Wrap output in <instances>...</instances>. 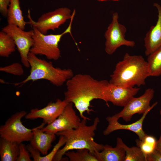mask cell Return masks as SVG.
<instances>
[{"mask_svg": "<svg viewBox=\"0 0 161 161\" xmlns=\"http://www.w3.org/2000/svg\"><path fill=\"white\" fill-rule=\"evenodd\" d=\"M109 83L106 80H97L90 75L79 74L74 75L66 82V90L64 100L72 103L78 111L82 119H90L84 115L94 111L90 107L91 103L94 99L104 101L103 92Z\"/></svg>", "mask_w": 161, "mask_h": 161, "instance_id": "cell-1", "label": "cell"}, {"mask_svg": "<svg viewBox=\"0 0 161 161\" xmlns=\"http://www.w3.org/2000/svg\"><path fill=\"white\" fill-rule=\"evenodd\" d=\"M87 120L82 119L76 129L60 131L56 134L58 136H64L66 142L63 147L57 153L53 161L61 160L65 153L70 150L87 149L94 155L95 153L103 150L104 145L96 142L94 139L95 131L100 122L99 118L96 117L90 126L86 125Z\"/></svg>", "mask_w": 161, "mask_h": 161, "instance_id": "cell-2", "label": "cell"}, {"mask_svg": "<svg viewBox=\"0 0 161 161\" xmlns=\"http://www.w3.org/2000/svg\"><path fill=\"white\" fill-rule=\"evenodd\" d=\"M149 76L147 62L143 57L126 53L123 59L116 64L109 83L123 87H139L145 84Z\"/></svg>", "mask_w": 161, "mask_h": 161, "instance_id": "cell-3", "label": "cell"}, {"mask_svg": "<svg viewBox=\"0 0 161 161\" xmlns=\"http://www.w3.org/2000/svg\"><path fill=\"white\" fill-rule=\"evenodd\" d=\"M28 61L31 68L30 75L23 81L14 83L15 86L22 85L30 81L44 79L60 86L74 75L71 69L55 67L51 62L39 58L30 52Z\"/></svg>", "mask_w": 161, "mask_h": 161, "instance_id": "cell-4", "label": "cell"}, {"mask_svg": "<svg viewBox=\"0 0 161 161\" xmlns=\"http://www.w3.org/2000/svg\"><path fill=\"white\" fill-rule=\"evenodd\" d=\"M74 16L71 19L69 24L62 33L58 34L44 35L38 31L35 27H32L33 31V44L30 52L36 55H44L49 60H57L61 56L59 43L62 37L69 33L71 35L72 22Z\"/></svg>", "mask_w": 161, "mask_h": 161, "instance_id": "cell-5", "label": "cell"}, {"mask_svg": "<svg viewBox=\"0 0 161 161\" xmlns=\"http://www.w3.org/2000/svg\"><path fill=\"white\" fill-rule=\"evenodd\" d=\"M25 111L17 112L12 115L0 127V137L20 144L30 141L33 136L32 129L26 128L22 123L21 119L27 114Z\"/></svg>", "mask_w": 161, "mask_h": 161, "instance_id": "cell-6", "label": "cell"}, {"mask_svg": "<svg viewBox=\"0 0 161 161\" xmlns=\"http://www.w3.org/2000/svg\"><path fill=\"white\" fill-rule=\"evenodd\" d=\"M74 10L71 14L70 10L66 7L58 8L55 10L43 14L37 21L32 18L30 12L28 11L27 17L29 21L27 22L32 27H35L43 34L46 35L50 30H55L64 24L68 19L75 15Z\"/></svg>", "mask_w": 161, "mask_h": 161, "instance_id": "cell-7", "label": "cell"}, {"mask_svg": "<svg viewBox=\"0 0 161 161\" xmlns=\"http://www.w3.org/2000/svg\"><path fill=\"white\" fill-rule=\"evenodd\" d=\"M118 18V13L117 12L113 13L112 21L105 33V49L108 55L112 54L121 46L133 47L135 45L134 41L125 38L127 29L125 26L119 23Z\"/></svg>", "mask_w": 161, "mask_h": 161, "instance_id": "cell-8", "label": "cell"}, {"mask_svg": "<svg viewBox=\"0 0 161 161\" xmlns=\"http://www.w3.org/2000/svg\"><path fill=\"white\" fill-rule=\"evenodd\" d=\"M2 31L12 38L20 54L21 63L25 67H29L28 55L34 43L33 30L26 31L16 26L8 24L2 28Z\"/></svg>", "mask_w": 161, "mask_h": 161, "instance_id": "cell-9", "label": "cell"}, {"mask_svg": "<svg viewBox=\"0 0 161 161\" xmlns=\"http://www.w3.org/2000/svg\"><path fill=\"white\" fill-rule=\"evenodd\" d=\"M80 122L73 107V104L69 103L57 118L41 129L46 133L56 134L60 131L77 128Z\"/></svg>", "mask_w": 161, "mask_h": 161, "instance_id": "cell-10", "label": "cell"}, {"mask_svg": "<svg viewBox=\"0 0 161 161\" xmlns=\"http://www.w3.org/2000/svg\"><path fill=\"white\" fill-rule=\"evenodd\" d=\"M154 93L153 89H147L140 97H132L120 112L113 116L118 120L122 118L125 121L128 122L131 120L134 114H143L150 107V103Z\"/></svg>", "mask_w": 161, "mask_h": 161, "instance_id": "cell-11", "label": "cell"}, {"mask_svg": "<svg viewBox=\"0 0 161 161\" xmlns=\"http://www.w3.org/2000/svg\"><path fill=\"white\" fill-rule=\"evenodd\" d=\"M140 89L139 88L123 87L109 83L104 90V101L108 106L109 102L114 105L124 107Z\"/></svg>", "mask_w": 161, "mask_h": 161, "instance_id": "cell-12", "label": "cell"}, {"mask_svg": "<svg viewBox=\"0 0 161 161\" xmlns=\"http://www.w3.org/2000/svg\"><path fill=\"white\" fill-rule=\"evenodd\" d=\"M68 103L64 99L62 100L58 99L55 102H49L46 106L42 109H31L24 117L28 120L42 118L43 123L45 124L48 125L57 118Z\"/></svg>", "mask_w": 161, "mask_h": 161, "instance_id": "cell-13", "label": "cell"}, {"mask_svg": "<svg viewBox=\"0 0 161 161\" xmlns=\"http://www.w3.org/2000/svg\"><path fill=\"white\" fill-rule=\"evenodd\" d=\"M157 104V102L154 103L143 114V115L140 118L131 124L127 125L121 124L118 122V120L113 115L107 117L106 119L108 123V125L106 129L104 131L103 134L106 136L116 130H126L134 132L138 136L139 139L142 140L146 134L143 130V122L147 114Z\"/></svg>", "mask_w": 161, "mask_h": 161, "instance_id": "cell-14", "label": "cell"}, {"mask_svg": "<svg viewBox=\"0 0 161 161\" xmlns=\"http://www.w3.org/2000/svg\"><path fill=\"white\" fill-rule=\"evenodd\" d=\"M158 11V19L155 25L151 26L144 39L145 54L148 56L161 46V6L154 3Z\"/></svg>", "mask_w": 161, "mask_h": 161, "instance_id": "cell-15", "label": "cell"}, {"mask_svg": "<svg viewBox=\"0 0 161 161\" xmlns=\"http://www.w3.org/2000/svg\"><path fill=\"white\" fill-rule=\"evenodd\" d=\"M45 124L44 123L34 128L33 136L30 141V144L35 148L38 150L43 155L47 154L52 142L55 139V134L46 133L42 131L41 128Z\"/></svg>", "mask_w": 161, "mask_h": 161, "instance_id": "cell-16", "label": "cell"}, {"mask_svg": "<svg viewBox=\"0 0 161 161\" xmlns=\"http://www.w3.org/2000/svg\"><path fill=\"white\" fill-rule=\"evenodd\" d=\"M98 161H124L126 154L124 149L117 145L115 147L106 145L102 151L94 154Z\"/></svg>", "mask_w": 161, "mask_h": 161, "instance_id": "cell-17", "label": "cell"}, {"mask_svg": "<svg viewBox=\"0 0 161 161\" xmlns=\"http://www.w3.org/2000/svg\"><path fill=\"white\" fill-rule=\"evenodd\" d=\"M7 17L8 24L15 25L25 30L27 22L24 19L19 0H10Z\"/></svg>", "mask_w": 161, "mask_h": 161, "instance_id": "cell-18", "label": "cell"}, {"mask_svg": "<svg viewBox=\"0 0 161 161\" xmlns=\"http://www.w3.org/2000/svg\"><path fill=\"white\" fill-rule=\"evenodd\" d=\"M19 154V144L4 138H0L1 161H16Z\"/></svg>", "mask_w": 161, "mask_h": 161, "instance_id": "cell-19", "label": "cell"}, {"mask_svg": "<svg viewBox=\"0 0 161 161\" xmlns=\"http://www.w3.org/2000/svg\"><path fill=\"white\" fill-rule=\"evenodd\" d=\"M147 62L149 76L161 75V46L148 56Z\"/></svg>", "mask_w": 161, "mask_h": 161, "instance_id": "cell-20", "label": "cell"}, {"mask_svg": "<svg viewBox=\"0 0 161 161\" xmlns=\"http://www.w3.org/2000/svg\"><path fill=\"white\" fill-rule=\"evenodd\" d=\"M116 144L122 147L125 151L124 161H146L145 156L140 148L137 146L129 147L120 137L117 139Z\"/></svg>", "mask_w": 161, "mask_h": 161, "instance_id": "cell-21", "label": "cell"}, {"mask_svg": "<svg viewBox=\"0 0 161 161\" xmlns=\"http://www.w3.org/2000/svg\"><path fill=\"white\" fill-rule=\"evenodd\" d=\"M16 45L12 38L6 32H0V56L8 57L15 51Z\"/></svg>", "mask_w": 161, "mask_h": 161, "instance_id": "cell-22", "label": "cell"}, {"mask_svg": "<svg viewBox=\"0 0 161 161\" xmlns=\"http://www.w3.org/2000/svg\"><path fill=\"white\" fill-rule=\"evenodd\" d=\"M70 161H98L96 157L87 149L70 150L65 154Z\"/></svg>", "mask_w": 161, "mask_h": 161, "instance_id": "cell-23", "label": "cell"}, {"mask_svg": "<svg viewBox=\"0 0 161 161\" xmlns=\"http://www.w3.org/2000/svg\"><path fill=\"white\" fill-rule=\"evenodd\" d=\"M135 142L137 146L140 148L145 157L156 149L157 141L153 136L146 134L142 140L137 139Z\"/></svg>", "mask_w": 161, "mask_h": 161, "instance_id": "cell-24", "label": "cell"}, {"mask_svg": "<svg viewBox=\"0 0 161 161\" xmlns=\"http://www.w3.org/2000/svg\"><path fill=\"white\" fill-rule=\"evenodd\" d=\"M66 142L65 137L63 136H60L58 143L54 146L51 151L48 154L41 156L40 154L36 157L33 161H52L58 151L61 148L65 145Z\"/></svg>", "mask_w": 161, "mask_h": 161, "instance_id": "cell-25", "label": "cell"}, {"mask_svg": "<svg viewBox=\"0 0 161 161\" xmlns=\"http://www.w3.org/2000/svg\"><path fill=\"white\" fill-rule=\"evenodd\" d=\"M0 71L18 76H21L24 73L22 65L18 63H15L8 66L1 67Z\"/></svg>", "mask_w": 161, "mask_h": 161, "instance_id": "cell-26", "label": "cell"}, {"mask_svg": "<svg viewBox=\"0 0 161 161\" xmlns=\"http://www.w3.org/2000/svg\"><path fill=\"white\" fill-rule=\"evenodd\" d=\"M31 157L26 146L22 143L19 144V154L16 161H31Z\"/></svg>", "mask_w": 161, "mask_h": 161, "instance_id": "cell-27", "label": "cell"}, {"mask_svg": "<svg viewBox=\"0 0 161 161\" xmlns=\"http://www.w3.org/2000/svg\"><path fill=\"white\" fill-rule=\"evenodd\" d=\"M146 161H161V153L156 149L145 157Z\"/></svg>", "mask_w": 161, "mask_h": 161, "instance_id": "cell-28", "label": "cell"}, {"mask_svg": "<svg viewBox=\"0 0 161 161\" xmlns=\"http://www.w3.org/2000/svg\"><path fill=\"white\" fill-rule=\"evenodd\" d=\"M10 0H0V12L4 16H7Z\"/></svg>", "mask_w": 161, "mask_h": 161, "instance_id": "cell-29", "label": "cell"}, {"mask_svg": "<svg viewBox=\"0 0 161 161\" xmlns=\"http://www.w3.org/2000/svg\"><path fill=\"white\" fill-rule=\"evenodd\" d=\"M160 130L161 133L160 137L159 140L157 141L156 149L161 153V109L160 111Z\"/></svg>", "mask_w": 161, "mask_h": 161, "instance_id": "cell-30", "label": "cell"}, {"mask_svg": "<svg viewBox=\"0 0 161 161\" xmlns=\"http://www.w3.org/2000/svg\"><path fill=\"white\" fill-rule=\"evenodd\" d=\"M99 1H107V0H97Z\"/></svg>", "mask_w": 161, "mask_h": 161, "instance_id": "cell-31", "label": "cell"}, {"mask_svg": "<svg viewBox=\"0 0 161 161\" xmlns=\"http://www.w3.org/2000/svg\"><path fill=\"white\" fill-rule=\"evenodd\" d=\"M112 1H118L119 0H111Z\"/></svg>", "mask_w": 161, "mask_h": 161, "instance_id": "cell-32", "label": "cell"}]
</instances>
